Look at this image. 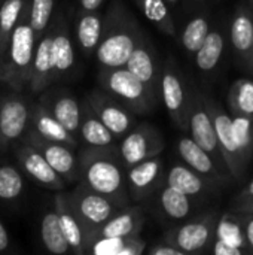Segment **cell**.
Instances as JSON below:
<instances>
[{"label": "cell", "instance_id": "cell-29", "mask_svg": "<svg viewBox=\"0 0 253 255\" xmlns=\"http://www.w3.org/2000/svg\"><path fill=\"white\" fill-rule=\"evenodd\" d=\"M40 238H42L43 247L51 254L64 255L67 253H72L70 245L61 230L55 208L43 214L40 220Z\"/></svg>", "mask_w": 253, "mask_h": 255}, {"label": "cell", "instance_id": "cell-26", "mask_svg": "<svg viewBox=\"0 0 253 255\" xmlns=\"http://www.w3.org/2000/svg\"><path fill=\"white\" fill-rule=\"evenodd\" d=\"M164 184L191 197L200 196L207 191L206 178L194 169H191L188 164H173L164 176Z\"/></svg>", "mask_w": 253, "mask_h": 255}, {"label": "cell", "instance_id": "cell-42", "mask_svg": "<svg viewBox=\"0 0 253 255\" xmlns=\"http://www.w3.org/2000/svg\"><path fill=\"white\" fill-rule=\"evenodd\" d=\"M243 226H245V238L249 253H253V214H243Z\"/></svg>", "mask_w": 253, "mask_h": 255}, {"label": "cell", "instance_id": "cell-35", "mask_svg": "<svg viewBox=\"0 0 253 255\" xmlns=\"http://www.w3.org/2000/svg\"><path fill=\"white\" fill-rule=\"evenodd\" d=\"M55 0H28L24 16L34 28L37 37H40L51 25L54 15Z\"/></svg>", "mask_w": 253, "mask_h": 255}, {"label": "cell", "instance_id": "cell-46", "mask_svg": "<svg viewBox=\"0 0 253 255\" xmlns=\"http://www.w3.org/2000/svg\"><path fill=\"white\" fill-rule=\"evenodd\" d=\"M249 197H253V179L252 182L245 188V191L239 196V199H249Z\"/></svg>", "mask_w": 253, "mask_h": 255}, {"label": "cell", "instance_id": "cell-47", "mask_svg": "<svg viewBox=\"0 0 253 255\" xmlns=\"http://www.w3.org/2000/svg\"><path fill=\"white\" fill-rule=\"evenodd\" d=\"M166 1H167V3H170V4H176L179 0H166Z\"/></svg>", "mask_w": 253, "mask_h": 255}, {"label": "cell", "instance_id": "cell-3", "mask_svg": "<svg viewBox=\"0 0 253 255\" xmlns=\"http://www.w3.org/2000/svg\"><path fill=\"white\" fill-rule=\"evenodd\" d=\"M37 40L39 37L34 28L22 15L0 57V81L15 91H19L30 84Z\"/></svg>", "mask_w": 253, "mask_h": 255}, {"label": "cell", "instance_id": "cell-9", "mask_svg": "<svg viewBox=\"0 0 253 255\" xmlns=\"http://www.w3.org/2000/svg\"><path fill=\"white\" fill-rule=\"evenodd\" d=\"M21 140H25L39 149L52 169L66 181V184L79 182V157H76L73 146L45 139L31 130H27Z\"/></svg>", "mask_w": 253, "mask_h": 255}, {"label": "cell", "instance_id": "cell-45", "mask_svg": "<svg viewBox=\"0 0 253 255\" xmlns=\"http://www.w3.org/2000/svg\"><path fill=\"white\" fill-rule=\"evenodd\" d=\"M81 10H98L103 4V0H79Z\"/></svg>", "mask_w": 253, "mask_h": 255}, {"label": "cell", "instance_id": "cell-5", "mask_svg": "<svg viewBox=\"0 0 253 255\" xmlns=\"http://www.w3.org/2000/svg\"><path fill=\"white\" fill-rule=\"evenodd\" d=\"M67 200L84 226L86 233V245L92 233L100 226H103L113 215L124 209L110 197L100 194L81 182L75 187L73 191L67 193Z\"/></svg>", "mask_w": 253, "mask_h": 255}, {"label": "cell", "instance_id": "cell-10", "mask_svg": "<svg viewBox=\"0 0 253 255\" xmlns=\"http://www.w3.org/2000/svg\"><path fill=\"white\" fill-rule=\"evenodd\" d=\"M12 149L19 169L37 185L55 191L64 190L66 181L52 169V166L46 161L39 149L25 140H18Z\"/></svg>", "mask_w": 253, "mask_h": 255}, {"label": "cell", "instance_id": "cell-23", "mask_svg": "<svg viewBox=\"0 0 253 255\" xmlns=\"http://www.w3.org/2000/svg\"><path fill=\"white\" fill-rule=\"evenodd\" d=\"M79 139L86 146L94 148H112L115 145L113 133L98 118L88 100L82 103V120L79 127Z\"/></svg>", "mask_w": 253, "mask_h": 255}, {"label": "cell", "instance_id": "cell-24", "mask_svg": "<svg viewBox=\"0 0 253 255\" xmlns=\"http://www.w3.org/2000/svg\"><path fill=\"white\" fill-rule=\"evenodd\" d=\"M52 28V46L55 55V76L57 81L72 70L75 66V48L69 33V27L63 18L58 15L55 21L51 22Z\"/></svg>", "mask_w": 253, "mask_h": 255}, {"label": "cell", "instance_id": "cell-37", "mask_svg": "<svg viewBox=\"0 0 253 255\" xmlns=\"http://www.w3.org/2000/svg\"><path fill=\"white\" fill-rule=\"evenodd\" d=\"M209 33H210V25H209L207 18H204V16H195V18H192L186 24V27H185V30L182 33V37H180L183 48L189 54H194L195 55L197 51L204 43V40L209 36Z\"/></svg>", "mask_w": 253, "mask_h": 255}, {"label": "cell", "instance_id": "cell-6", "mask_svg": "<svg viewBox=\"0 0 253 255\" xmlns=\"http://www.w3.org/2000/svg\"><path fill=\"white\" fill-rule=\"evenodd\" d=\"M31 105L18 91L0 96V152L21 140L30 126Z\"/></svg>", "mask_w": 253, "mask_h": 255}, {"label": "cell", "instance_id": "cell-13", "mask_svg": "<svg viewBox=\"0 0 253 255\" xmlns=\"http://www.w3.org/2000/svg\"><path fill=\"white\" fill-rule=\"evenodd\" d=\"M188 128L191 131V137L204 149L207 151L215 161H222L224 154L218 140L216 128L213 124V120L209 114V109L206 106V100L200 96H191V106H189V117H188ZM227 166V163H225ZM228 169V167H227Z\"/></svg>", "mask_w": 253, "mask_h": 255}, {"label": "cell", "instance_id": "cell-18", "mask_svg": "<svg viewBox=\"0 0 253 255\" xmlns=\"http://www.w3.org/2000/svg\"><path fill=\"white\" fill-rule=\"evenodd\" d=\"M28 130L40 134L45 139L61 142L70 145L73 148L79 146V140L75 134H72L52 114L51 111L42 103H33L30 112V126Z\"/></svg>", "mask_w": 253, "mask_h": 255}, {"label": "cell", "instance_id": "cell-39", "mask_svg": "<svg viewBox=\"0 0 253 255\" xmlns=\"http://www.w3.org/2000/svg\"><path fill=\"white\" fill-rule=\"evenodd\" d=\"M130 238H94L89 241L86 253L94 255H122Z\"/></svg>", "mask_w": 253, "mask_h": 255}, {"label": "cell", "instance_id": "cell-38", "mask_svg": "<svg viewBox=\"0 0 253 255\" xmlns=\"http://www.w3.org/2000/svg\"><path fill=\"white\" fill-rule=\"evenodd\" d=\"M233 130L242 155L246 164H249L253 157V117L233 115Z\"/></svg>", "mask_w": 253, "mask_h": 255}, {"label": "cell", "instance_id": "cell-32", "mask_svg": "<svg viewBox=\"0 0 253 255\" xmlns=\"http://www.w3.org/2000/svg\"><path fill=\"white\" fill-rule=\"evenodd\" d=\"M224 45H225V39L222 33L218 30L210 31L204 43L195 54L197 67L201 72H212L221 61V57L224 54Z\"/></svg>", "mask_w": 253, "mask_h": 255}, {"label": "cell", "instance_id": "cell-2", "mask_svg": "<svg viewBox=\"0 0 253 255\" xmlns=\"http://www.w3.org/2000/svg\"><path fill=\"white\" fill-rule=\"evenodd\" d=\"M145 34L128 9L115 1L103 21V34L95 51L97 61L103 69L125 67Z\"/></svg>", "mask_w": 253, "mask_h": 255}, {"label": "cell", "instance_id": "cell-34", "mask_svg": "<svg viewBox=\"0 0 253 255\" xmlns=\"http://www.w3.org/2000/svg\"><path fill=\"white\" fill-rule=\"evenodd\" d=\"M24 193V178L10 163H0V202H16Z\"/></svg>", "mask_w": 253, "mask_h": 255}, {"label": "cell", "instance_id": "cell-21", "mask_svg": "<svg viewBox=\"0 0 253 255\" xmlns=\"http://www.w3.org/2000/svg\"><path fill=\"white\" fill-rule=\"evenodd\" d=\"M54 208L58 214L61 230L70 245L72 253L78 255L85 254L86 253V233L84 230L81 220L72 209L67 200V194L64 193L57 194L54 199Z\"/></svg>", "mask_w": 253, "mask_h": 255}, {"label": "cell", "instance_id": "cell-30", "mask_svg": "<svg viewBox=\"0 0 253 255\" xmlns=\"http://www.w3.org/2000/svg\"><path fill=\"white\" fill-rule=\"evenodd\" d=\"M28 0H3L0 4V57L3 55L10 36L21 21Z\"/></svg>", "mask_w": 253, "mask_h": 255}, {"label": "cell", "instance_id": "cell-4", "mask_svg": "<svg viewBox=\"0 0 253 255\" xmlns=\"http://www.w3.org/2000/svg\"><path fill=\"white\" fill-rule=\"evenodd\" d=\"M98 82L104 91L116 97L136 114H149L158 103V97L154 96L146 84L142 82L127 67H101Z\"/></svg>", "mask_w": 253, "mask_h": 255}, {"label": "cell", "instance_id": "cell-8", "mask_svg": "<svg viewBox=\"0 0 253 255\" xmlns=\"http://www.w3.org/2000/svg\"><path fill=\"white\" fill-rule=\"evenodd\" d=\"M218 217L209 214L197 221H189L174 227L166 235V241L182 250L185 254H198L209 250L216 238Z\"/></svg>", "mask_w": 253, "mask_h": 255}, {"label": "cell", "instance_id": "cell-15", "mask_svg": "<svg viewBox=\"0 0 253 255\" xmlns=\"http://www.w3.org/2000/svg\"><path fill=\"white\" fill-rule=\"evenodd\" d=\"M161 99L171 120L179 127L186 130L191 99L186 94V87L182 76L171 64L164 66L161 72Z\"/></svg>", "mask_w": 253, "mask_h": 255}, {"label": "cell", "instance_id": "cell-25", "mask_svg": "<svg viewBox=\"0 0 253 255\" xmlns=\"http://www.w3.org/2000/svg\"><path fill=\"white\" fill-rule=\"evenodd\" d=\"M103 34V16L98 10H81L76 19V40L85 55L97 51Z\"/></svg>", "mask_w": 253, "mask_h": 255}, {"label": "cell", "instance_id": "cell-36", "mask_svg": "<svg viewBox=\"0 0 253 255\" xmlns=\"http://www.w3.org/2000/svg\"><path fill=\"white\" fill-rule=\"evenodd\" d=\"M230 106L233 115L253 117V81L239 79L230 90Z\"/></svg>", "mask_w": 253, "mask_h": 255}, {"label": "cell", "instance_id": "cell-20", "mask_svg": "<svg viewBox=\"0 0 253 255\" xmlns=\"http://www.w3.org/2000/svg\"><path fill=\"white\" fill-rule=\"evenodd\" d=\"M125 67L133 72L142 82H145L154 96H161V73L157 67L155 52L145 37L131 54Z\"/></svg>", "mask_w": 253, "mask_h": 255}, {"label": "cell", "instance_id": "cell-33", "mask_svg": "<svg viewBox=\"0 0 253 255\" xmlns=\"http://www.w3.org/2000/svg\"><path fill=\"white\" fill-rule=\"evenodd\" d=\"M142 13L163 33L176 36V27L166 0H136Z\"/></svg>", "mask_w": 253, "mask_h": 255}, {"label": "cell", "instance_id": "cell-31", "mask_svg": "<svg viewBox=\"0 0 253 255\" xmlns=\"http://www.w3.org/2000/svg\"><path fill=\"white\" fill-rule=\"evenodd\" d=\"M224 242H228L234 247L243 248L246 253H249L246 238H245V226H243V214H225L218 220L216 226V238Z\"/></svg>", "mask_w": 253, "mask_h": 255}, {"label": "cell", "instance_id": "cell-22", "mask_svg": "<svg viewBox=\"0 0 253 255\" xmlns=\"http://www.w3.org/2000/svg\"><path fill=\"white\" fill-rule=\"evenodd\" d=\"M177 152L185 164L203 175L206 179H225V173H222V170L215 164V158L207 151H204L192 137H182L177 142Z\"/></svg>", "mask_w": 253, "mask_h": 255}, {"label": "cell", "instance_id": "cell-7", "mask_svg": "<svg viewBox=\"0 0 253 255\" xmlns=\"http://www.w3.org/2000/svg\"><path fill=\"white\" fill-rule=\"evenodd\" d=\"M164 146V137L160 130L146 123L137 124L121 139L118 152L125 167H131L143 160L160 155Z\"/></svg>", "mask_w": 253, "mask_h": 255}, {"label": "cell", "instance_id": "cell-44", "mask_svg": "<svg viewBox=\"0 0 253 255\" xmlns=\"http://www.w3.org/2000/svg\"><path fill=\"white\" fill-rule=\"evenodd\" d=\"M10 245V238H9V233L7 230L4 229V226L1 224L0 221V253L6 251Z\"/></svg>", "mask_w": 253, "mask_h": 255}, {"label": "cell", "instance_id": "cell-12", "mask_svg": "<svg viewBox=\"0 0 253 255\" xmlns=\"http://www.w3.org/2000/svg\"><path fill=\"white\" fill-rule=\"evenodd\" d=\"M86 100L116 139H122L131 128L137 126L131 111L107 91H94Z\"/></svg>", "mask_w": 253, "mask_h": 255}, {"label": "cell", "instance_id": "cell-43", "mask_svg": "<svg viewBox=\"0 0 253 255\" xmlns=\"http://www.w3.org/2000/svg\"><path fill=\"white\" fill-rule=\"evenodd\" d=\"M236 212H243V214H253V197L249 199H237L236 205Z\"/></svg>", "mask_w": 253, "mask_h": 255}, {"label": "cell", "instance_id": "cell-48", "mask_svg": "<svg viewBox=\"0 0 253 255\" xmlns=\"http://www.w3.org/2000/svg\"><path fill=\"white\" fill-rule=\"evenodd\" d=\"M195 1H204V0H195Z\"/></svg>", "mask_w": 253, "mask_h": 255}, {"label": "cell", "instance_id": "cell-11", "mask_svg": "<svg viewBox=\"0 0 253 255\" xmlns=\"http://www.w3.org/2000/svg\"><path fill=\"white\" fill-rule=\"evenodd\" d=\"M206 106H207L209 114L213 120L216 134H218V140H219L228 172L236 179H240L245 175L248 164H246V161L242 155V151L239 148V143L236 140V134L233 130V115L227 114L215 102L206 100Z\"/></svg>", "mask_w": 253, "mask_h": 255}, {"label": "cell", "instance_id": "cell-1", "mask_svg": "<svg viewBox=\"0 0 253 255\" xmlns=\"http://www.w3.org/2000/svg\"><path fill=\"white\" fill-rule=\"evenodd\" d=\"M79 182L110 197L121 208L133 203L127 187V167L118 148L85 146L79 152Z\"/></svg>", "mask_w": 253, "mask_h": 255}, {"label": "cell", "instance_id": "cell-49", "mask_svg": "<svg viewBox=\"0 0 253 255\" xmlns=\"http://www.w3.org/2000/svg\"><path fill=\"white\" fill-rule=\"evenodd\" d=\"M252 57H253V49H252Z\"/></svg>", "mask_w": 253, "mask_h": 255}, {"label": "cell", "instance_id": "cell-41", "mask_svg": "<svg viewBox=\"0 0 253 255\" xmlns=\"http://www.w3.org/2000/svg\"><path fill=\"white\" fill-rule=\"evenodd\" d=\"M145 253L149 255H186L182 250H179L173 244L167 242L166 239H164V242H160V244L148 248Z\"/></svg>", "mask_w": 253, "mask_h": 255}, {"label": "cell", "instance_id": "cell-40", "mask_svg": "<svg viewBox=\"0 0 253 255\" xmlns=\"http://www.w3.org/2000/svg\"><path fill=\"white\" fill-rule=\"evenodd\" d=\"M210 251L215 255H245L248 254L243 248H239V247H234L228 242H224L221 239H215L212 247H210Z\"/></svg>", "mask_w": 253, "mask_h": 255}, {"label": "cell", "instance_id": "cell-16", "mask_svg": "<svg viewBox=\"0 0 253 255\" xmlns=\"http://www.w3.org/2000/svg\"><path fill=\"white\" fill-rule=\"evenodd\" d=\"M55 81V55L52 46V28L49 25V28L37 40L28 87L31 88V91L40 93L45 91Z\"/></svg>", "mask_w": 253, "mask_h": 255}, {"label": "cell", "instance_id": "cell-19", "mask_svg": "<svg viewBox=\"0 0 253 255\" xmlns=\"http://www.w3.org/2000/svg\"><path fill=\"white\" fill-rule=\"evenodd\" d=\"M145 226V212L140 206H128L100 226L91 236L94 238H130L140 235ZM89 239V241H91ZM88 241V244H89ZM88 247V245H86Z\"/></svg>", "mask_w": 253, "mask_h": 255}, {"label": "cell", "instance_id": "cell-27", "mask_svg": "<svg viewBox=\"0 0 253 255\" xmlns=\"http://www.w3.org/2000/svg\"><path fill=\"white\" fill-rule=\"evenodd\" d=\"M158 205H160V211L163 212V215L166 218H170L174 221L186 220L194 209L191 196L183 194L182 191H179L167 184L160 185Z\"/></svg>", "mask_w": 253, "mask_h": 255}, {"label": "cell", "instance_id": "cell-14", "mask_svg": "<svg viewBox=\"0 0 253 255\" xmlns=\"http://www.w3.org/2000/svg\"><path fill=\"white\" fill-rule=\"evenodd\" d=\"M164 181V163L160 155L127 167V187L133 202L149 199Z\"/></svg>", "mask_w": 253, "mask_h": 255}, {"label": "cell", "instance_id": "cell-28", "mask_svg": "<svg viewBox=\"0 0 253 255\" xmlns=\"http://www.w3.org/2000/svg\"><path fill=\"white\" fill-rule=\"evenodd\" d=\"M231 45L245 61L253 63V18L243 7L236 12L231 22Z\"/></svg>", "mask_w": 253, "mask_h": 255}, {"label": "cell", "instance_id": "cell-17", "mask_svg": "<svg viewBox=\"0 0 253 255\" xmlns=\"http://www.w3.org/2000/svg\"><path fill=\"white\" fill-rule=\"evenodd\" d=\"M42 103L51 111V114L76 137H79V127L82 120V106L67 91L51 90L40 99Z\"/></svg>", "mask_w": 253, "mask_h": 255}]
</instances>
